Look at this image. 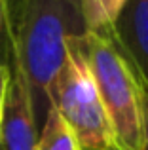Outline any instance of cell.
<instances>
[{
    "instance_id": "obj_1",
    "label": "cell",
    "mask_w": 148,
    "mask_h": 150,
    "mask_svg": "<svg viewBox=\"0 0 148 150\" xmlns=\"http://www.w3.org/2000/svg\"><path fill=\"white\" fill-rule=\"evenodd\" d=\"M13 69L29 91L36 129L49 108V88L63 67L68 40L87 33L84 15L67 0H8Z\"/></svg>"
},
{
    "instance_id": "obj_2",
    "label": "cell",
    "mask_w": 148,
    "mask_h": 150,
    "mask_svg": "<svg viewBox=\"0 0 148 150\" xmlns=\"http://www.w3.org/2000/svg\"><path fill=\"white\" fill-rule=\"evenodd\" d=\"M85 55L120 150H142L139 88L125 55L104 29L85 33Z\"/></svg>"
},
{
    "instance_id": "obj_3",
    "label": "cell",
    "mask_w": 148,
    "mask_h": 150,
    "mask_svg": "<svg viewBox=\"0 0 148 150\" xmlns=\"http://www.w3.org/2000/svg\"><path fill=\"white\" fill-rule=\"evenodd\" d=\"M49 105L70 127L82 150H108L114 144L110 122L85 55V34L68 40L65 63L49 88Z\"/></svg>"
},
{
    "instance_id": "obj_4",
    "label": "cell",
    "mask_w": 148,
    "mask_h": 150,
    "mask_svg": "<svg viewBox=\"0 0 148 150\" xmlns=\"http://www.w3.org/2000/svg\"><path fill=\"white\" fill-rule=\"evenodd\" d=\"M38 129L23 76L11 67L2 118H0V150H34Z\"/></svg>"
},
{
    "instance_id": "obj_5",
    "label": "cell",
    "mask_w": 148,
    "mask_h": 150,
    "mask_svg": "<svg viewBox=\"0 0 148 150\" xmlns=\"http://www.w3.org/2000/svg\"><path fill=\"white\" fill-rule=\"evenodd\" d=\"M104 30L148 82V0H127L118 19Z\"/></svg>"
},
{
    "instance_id": "obj_6",
    "label": "cell",
    "mask_w": 148,
    "mask_h": 150,
    "mask_svg": "<svg viewBox=\"0 0 148 150\" xmlns=\"http://www.w3.org/2000/svg\"><path fill=\"white\" fill-rule=\"evenodd\" d=\"M34 150H82L70 127L65 124V120L53 106L49 108L48 116L38 131Z\"/></svg>"
},
{
    "instance_id": "obj_7",
    "label": "cell",
    "mask_w": 148,
    "mask_h": 150,
    "mask_svg": "<svg viewBox=\"0 0 148 150\" xmlns=\"http://www.w3.org/2000/svg\"><path fill=\"white\" fill-rule=\"evenodd\" d=\"M127 0H84L82 15L87 30H101L118 19Z\"/></svg>"
},
{
    "instance_id": "obj_8",
    "label": "cell",
    "mask_w": 148,
    "mask_h": 150,
    "mask_svg": "<svg viewBox=\"0 0 148 150\" xmlns=\"http://www.w3.org/2000/svg\"><path fill=\"white\" fill-rule=\"evenodd\" d=\"M11 65H13V44H11L8 0H0V67L11 69Z\"/></svg>"
},
{
    "instance_id": "obj_9",
    "label": "cell",
    "mask_w": 148,
    "mask_h": 150,
    "mask_svg": "<svg viewBox=\"0 0 148 150\" xmlns=\"http://www.w3.org/2000/svg\"><path fill=\"white\" fill-rule=\"evenodd\" d=\"M108 36H110V34H108ZM116 48H118V46H116ZM127 61H129V59H127ZM129 65H131V70H133V74H135V80H137L139 99H141V112H142V150H148V82L142 78V74L133 67V63H131V61H129Z\"/></svg>"
},
{
    "instance_id": "obj_10",
    "label": "cell",
    "mask_w": 148,
    "mask_h": 150,
    "mask_svg": "<svg viewBox=\"0 0 148 150\" xmlns=\"http://www.w3.org/2000/svg\"><path fill=\"white\" fill-rule=\"evenodd\" d=\"M10 76H11V69L0 67V118H2L4 103H6V91H8V84H10Z\"/></svg>"
},
{
    "instance_id": "obj_11",
    "label": "cell",
    "mask_w": 148,
    "mask_h": 150,
    "mask_svg": "<svg viewBox=\"0 0 148 150\" xmlns=\"http://www.w3.org/2000/svg\"><path fill=\"white\" fill-rule=\"evenodd\" d=\"M67 2H70V4H72V6H76V8H78V10H80V11H82V4H84V0H67Z\"/></svg>"
},
{
    "instance_id": "obj_12",
    "label": "cell",
    "mask_w": 148,
    "mask_h": 150,
    "mask_svg": "<svg viewBox=\"0 0 148 150\" xmlns=\"http://www.w3.org/2000/svg\"><path fill=\"white\" fill-rule=\"evenodd\" d=\"M108 150H120V148H118V146H116V144H112V146H110V148H108Z\"/></svg>"
}]
</instances>
